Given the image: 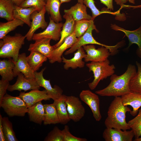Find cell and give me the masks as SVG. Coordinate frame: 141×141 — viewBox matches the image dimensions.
Returning a JSON list of instances; mask_svg holds the SVG:
<instances>
[{"mask_svg":"<svg viewBox=\"0 0 141 141\" xmlns=\"http://www.w3.org/2000/svg\"><path fill=\"white\" fill-rule=\"evenodd\" d=\"M137 72L135 66L129 64L123 74L120 76L114 74L112 75L109 85L104 89L96 91L95 93L101 96L115 97H121L131 92L130 82Z\"/></svg>","mask_w":141,"mask_h":141,"instance_id":"cell-1","label":"cell"},{"mask_svg":"<svg viewBox=\"0 0 141 141\" xmlns=\"http://www.w3.org/2000/svg\"><path fill=\"white\" fill-rule=\"evenodd\" d=\"M131 109L124 105L121 97H115L111 102L107 112L104 124L107 128H114L127 130L131 128L126 120V114Z\"/></svg>","mask_w":141,"mask_h":141,"instance_id":"cell-2","label":"cell"},{"mask_svg":"<svg viewBox=\"0 0 141 141\" xmlns=\"http://www.w3.org/2000/svg\"><path fill=\"white\" fill-rule=\"evenodd\" d=\"M26 37L19 33L14 36L7 35L0 41V57L18 60L19 51L25 43Z\"/></svg>","mask_w":141,"mask_h":141,"instance_id":"cell-3","label":"cell"},{"mask_svg":"<svg viewBox=\"0 0 141 141\" xmlns=\"http://www.w3.org/2000/svg\"><path fill=\"white\" fill-rule=\"evenodd\" d=\"M108 59L102 62H91L86 64L90 72H92L94 79L88 86L91 90H94L100 81L111 76L115 73V67L114 64L110 65Z\"/></svg>","mask_w":141,"mask_h":141,"instance_id":"cell-4","label":"cell"},{"mask_svg":"<svg viewBox=\"0 0 141 141\" xmlns=\"http://www.w3.org/2000/svg\"><path fill=\"white\" fill-rule=\"evenodd\" d=\"M0 107L10 117L24 116L28 110L26 103L19 96H13L7 93L0 103Z\"/></svg>","mask_w":141,"mask_h":141,"instance_id":"cell-5","label":"cell"},{"mask_svg":"<svg viewBox=\"0 0 141 141\" xmlns=\"http://www.w3.org/2000/svg\"><path fill=\"white\" fill-rule=\"evenodd\" d=\"M93 21L91 19L90 25L86 32L82 36L78 38L76 42L65 52V55L72 54L79 48L88 44H97L104 46L109 49L111 54H114L116 52L120 46V43L114 46H108L98 42L94 38L92 34L93 30H95L97 32L98 30L94 24Z\"/></svg>","mask_w":141,"mask_h":141,"instance_id":"cell-6","label":"cell"},{"mask_svg":"<svg viewBox=\"0 0 141 141\" xmlns=\"http://www.w3.org/2000/svg\"><path fill=\"white\" fill-rule=\"evenodd\" d=\"M65 101L69 117L74 122L79 121L84 116L85 109L79 99L75 96L65 95Z\"/></svg>","mask_w":141,"mask_h":141,"instance_id":"cell-7","label":"cell"},{"mask_svg":"<svg viewBox=\"0 0 141 141\" xmlns=\"http://www.w3.org/2000/svg\"><path fill=\"white\" fill-rule=\"evenodd\" d=\"M79 97L90 107L96 120L99 121L102 116L100 110V100L98 95L89 90H84L81 92Z\"/></svg>","mask_w":141,"mask_h":141,"instance_id":"cell-8","label":"cell"},{"mask_svg":"<svg viewBox=\"0 0 141 141\" xmlns=\"http://www.w3.org/2000/svg\"><path fill=\"white\" fill-rule=\"evenodd\" d=\"M83 48L86 52L84 58L85 62H102L108 59L111 53L108 48L103 46L96 49L93 44L84 46Z\"/></svg>","mask_w":141,"mask_h":141,"instance_id":"cell-9","label":"cell"},{"mask_svg":"<svg viewBox=\"0 0 141 141\" xmlns=\"http://www.w3.org/2000/svg\"><path fill=\"white\" fill-rule=\"evenodd\" d=\"M45 69V68L42 69L39 72H34L35 78L39 86L45 89L51 98L54 101L57 100L63 95V91L59 86L56 85L53 87L50 83V80H46L44 78L43 73Z\"/></svg>","mask_w":141,"mask_h":141,"instance_id":"cell-10","label":"cell"},{"mask_svg":"<svg viewBox=\"0 0 141 141\" xmlns=\"http://www.w3.org/2000/svg\"><path fill=\"white\" fill-rule=\"evenodd\" d=\"M46 11L45 6L40 11H36L31 16L32 20L30 28L25 36L28 41L32 40V37L35 32L38 29L41 28L45 29L47 27L48 23L45 20V14Z\"/></svg>","mask_w":141,"mask_h":141,"instance_id":"cell-11","label":"cell"},{"mask_svg":"<svg viewBox=\"0 0 141 141\" xmlns=\"http://www.w3.org/2000/svg\"><path fill=\"white\" fill-rule=\"evenodd\" d=\"M49 23L46 28L43 31L39 33H34L33 36L32 40L43 38H50L53 40H60L61 38V32L63 24L62 22L57 23L50 17Z\"/></svg>","mask_w":141,"mask_h":141,"instance_id":"cell-12","label":"cell"},{"mask_svg":"<svg viewBox=\"0 0 141 141\" xmlns=\"http://www.w3.org/2000/svg\"><path fill=\"white\" fill-rule=\"evenodd\" d=\"M105 141H132L134 136L133 131L114 128H106L102 134Z\"/></svg>","mask_w":141,"mask_h":141,"instance_id":"cell-13","label":"cell"},{"mask_svg":"<svg viewBox=\"0 0 141 141\" xmlns=\"http://www.w3.org/2000/svg\"><path fill=\"white\" fill-rule=\"evenodd\" d=\"M13 61L15 65L13 70L14 77L17 76L20 73H21L26 79H35L34 72L31 69L28 63L25 53L19 54L16 61Z\"/></svg>","mask_w":141,"mask_h":141,"instance_id":"cell-14","label":"cell"},{"mask_svg":"<svg viewBox=\"0 0 141 141\" xmlns=\"http://www.w3.org/2000/svg\"><path fill=\"white\" fill-rule=\"evenodd\" d=\"M16 81L13 85H9L7 90L10 92L18 90L21 92L24 90L25 92L29 90L39 89L40 86L38 85L35 79H27L23 74L20 73L17 75Z\"/></svg>","mask_w":141,"mask_h":141,"instance_id":"cell-15","label":"cell"},{"mask_svg":"<svg viewBox=\"0 0 141 141\" xmlns=\"http://www.w3.org/2000/svg\"><path fill=\"white\" fill-rule=\"evenodd\" d=\"M19 96L25 102L28 108L40 101L51 98L45 90L40 91L39 89L32 90L27 93L20 92Z\"/></svg>","mask_w":141,"mask_h":141,"instance_id":"cell-16","label":"cell"},{"mask_svg":"<svg viewBox=\"0 0 141 141\" xmlns=\"http://www.w3.org/2000/svg\"><path fill=\"white\" fill-rule=\"evenodd\" d=\"M77 39L74 32L67 37L61 45L54 50L49 59V62L51 63L56 62H61L62 61V57L63 52L67 49L71 47L76 42Z\"/></svg>","mask_w":141,"mask_h":141,"instance_id":"cell-17","label":"cell"},{"mask_svg":"<svg viewBox=\"0 0 141 141\" xmlns=\"http://www.w3.org/2000/svg\"><path fill=\"white\" fill-rule=\"evenodd\" d=\"M111 28L115 31H120L124 32L129 41L128 48L132 44H136L138 48V56L141 57V25L137 29L129 31L120 27L116 24H111Z\"/></svg>","mask_w":141,"mask_h":141,"instance_id":"cell-18","label":"cell"},{"mask_svg":"<svg viewBox=\"0 0 141 141\" xmlns=\"http://www.w3.org/2000/svg\"><path fill=\"white\" fill-rule=\"evenodd\" d=\"M51 39L50 38H45L36 40L34 43L30 44L28 50L40 52L49 59L55 49L54 45L51 46L50 44Z\"/></svg>","mask_w":141,"mask_h":141,"instance_id":"cell-19","label":"cell"},{"mask_svg":"<svg viewBox=\"0 0 141 141\" xmlns=\"http://www.w3.org/2000/svg\"><path fill=\"white\" fill-rule=\"evenodd\" d=\"M121 97L124 105H130L132 108V110L130 112L131 115L133 116L136 115L141 107V93L131 92Z\"/></svg>","mask_w":141,"mask_h":141,"instance_id":"cell-20","label":"cell"},{"mask_svg":"<svg viewBox=\"0 0 141 141\" xmlns=\"http://www.w3.org/2000/svg\"><path fill=\"white\" fill-rule=\"evenodd\" d=\"M77 50L74 54V57L71 59H66L62 56V62L64 63L63 67L65 69L68 70L70 68L74 69L78 67L82 68L84 66L85 62L82 59L85 57L86 54L82 47Z\"/></svg>","mask_w":141,"mask_h":141,"instance_id":"cell-21","label":"cell"},{"mask_svg":"<svg viewBox=\"0 0 141 141\" xmlns=\"http://www.w3.org/2000/svg\"><path fill=\"white\" fill-rule=\"evenodd\" d=\"M63 17L66 21L61 32L60 39L57 43L54 45L55 49L61 45L66 38L74 33V31L76 21L72 16L65 13Z\"/></svg>","mask_w":141,"mask_h":141,"instance_id":"cell-22","label":"cell"},{"mask_svg":"<svg viewBox=\"0 0 141 141\" xmlns=\"http://www.w3.org/2000/svg\"><path fill=\"white\" fill-rule=\"evenodd\" d=\"M64 12L71 15L75 21L92 19V16L87 14L86 6L83 3H78L70 9H64Z\"/></svg>","mask_w":141,"mask_h":141,"instance_id":"cell-23","label":"cell"},{"mask_svg":"<svg viewBox=\"0 0 141 141\" xmlns=\"http://www.w3.org/2000/svg\"><path fill=\"white\" fill-rule=\"evenodd\" d=\"M40 101L28 108L27 114L31 121L41 125L44 118L43 104Z\"/></svg>","mask_w":141,"mask_h":141,"instance_id":"cell-24","label":"cell"},{"mask_svg":"<svg viewBox=\"0 0 141 141\" xmlns=\"http://www.w3.org/2000/svg\"><path fill=\"white\" fill-rule=\"evenodd\" d=\"M65 96L62 95L59 99L54 101L53 103L56 108L60 123L63 125L66 124L71 120L67 110Z\"/></svg>","mask_w":141,"mask_h":141,"instance_id":"cell-25","label":"cell"},{"mask_svg":"<svg viewBox=\"0 0 141 141\" xmlns=\"http://www.w3.org/2000/svg\"><path fill=\"white\" fill-rule=\"evenodd\" d=\"M36 10L37 9L33 7L22 8L15 5L13 17L14 19L21 20L30 27L31 22V15L33 12Z\"/></svg>","mask_w":141,"mask_h":141,"instance_id":"cell-26","label":"cell"},{"mask_svg":"<svg viewBox=\"0 0 141 141\" xmlns=\"http://www.w3.org/2000/svg\"><path fill=\"white\" fill-rule=\"evenodd\" d=\"M15 66L12 59L0 60V75L1 79L9 81L14 78L13 69Z\"/></svg>","mask_w":141,"mask_h":141,"instance_id":"cell-27","label":"cell"},{"mask_svg":"<svg viewBox=\"0 0 141 141\" xmlns=\"http://www.w3.org/2000/svg\"><path fill=\"white\" fill-rule=\"evenodd\" d=\"M61 4L59 0H47L45 6L46 11L50 15V18L57 23L62 20L60 11Z\"/></svg>","mask_w":141,"mask_h":141,"instance_id":"cell-28","label":"cell"},{"mask_svg":"<svg viewBox=\"0 0 141 141\" xmlns=\"http://www.w3.org/2000/svg\"><path fill=\"white\" fill-rule=\"evenodd\" d=\"M44 110V125L60 123V121L56 107L53 103L43 104Z\"/></svg>","mask_w":141,"mask_h":141,"instance_id":"cell-29","label":"cell"},{"mask_svg":"<svg viewBox=\"0 0 141 141\" xmlns=\"http://www.w3.org/2000/svg\"><path fill=\"white\" fill-rule=\"evenodd\" d=\"M28 63L32 70L34 72L38 70L46 61L48 58L42 54L38 52L32 51L29 55L27 56Z\"/></svg>","mask_w":141,"mask_h":141,"instance_id":"cell-30","label":"cell"},{"mask_svg":"<svg viewBox=\"0 0 141 141\" xmlns=\"http://www.w3.org/2000/svg\"><path fill=\"white\" fill-rule=\"evenodd\" d=\"M15 5L10 0H0V17L7 21L13 20Z\"/></svg>","mask_w":141,"mask_h":141,"instance_id":"cell-31","label":"cell"},{"mask_svg":"<svg viewBox=\"0 0 141 141\" xmlns=\"http://www.w3.org/2000/svg\"><path fill=\"white\" fill-rule=\"evenodd\" d=\"M25 23L21 20L14 19L6 22L0 23V39H3L10 32L19 26H22Z\"/></svg>","mask_w":141,"mask_h":141,"instance_id":"cell-32","label":"cell"},{"mask_svg":"<svg viewBox=\"0 0 141 141\" xmlns=\"http://www.w3.org/2000/svg\"><path fill=\"white\" fill-rule=\"evenodd\" d=\"M2 123L5 141H17L12 123L8 117L2 118Z\"/></svg>","mask_w":141,"mask_h":141,"instance_id":"cell-33","label":"cell"},{"mask_svg":"<svg viewBox=\"0 0 141 141\" xmlns=\"http://www.w3.org/2000/svg\"><path fill=\"white\" fill-rule=\"evenodd\" d=\"M138 70L131 80L129 83V88L131 92L141 93V64L136 61Z\"/></svg>","mask_w":141,"mask_h":141,"instance_id":"cell-34","label":"cell"},{"mask_svg":"<svg viewBox=\"0 0 141 141\" xmlns=\"http://www.w3.org/2000/svg\"><path fill=\"white\" fill-rule=\"evenodd\" d=\"M137 114L127 122L130 128L133 132L135 139L141 137V108L139 109Z\"/></svg>","mask_w":141,"mask_h":141,"instance_id":"cell-35","label":"cell"},{"mask_svg":"<svg viewBox=\"0 0 141 141\" xmlns=\"http://www.w3.org/2000/svg\"><path fill=\"white\" fill-rule=\"evenodd\" d=\"M91 21V19L76 21L74 32L77 38L81 37L84 34L89 27Z\"/></svg>","mask_w":141,"mask_h":141,"instance_id":"cell-36","label":"cell"},{"mask_svg":"<svg viewBox=\"0 0 141 141\" xmlns=\"http://www.w3.org/2000/svg\"><path fill=\"white\" fill-rule=\"evenodd\" d=\"M46 2L45 0H25L19 6L22 8L33 7L39 12L45 6Z\"/></svg>","mask_w":141,"mask_h":141,"instance_id":"cell-37","label":"cell"},{"mask_svg":"<svg viewBox=\"0 0 141 141\" xmlns=\"http://www.w3.org/2000/svg\"><path fill=\"white\" fill-rule=\"evenodd\" d=\"M44 141H64L62 130L55 126L45 138Z\"/></svg>","mask_w":141,"mask_h":141,"instance_id":"cell-38","label":"cell"},{"mask_svg":"<svg viewBox=\"0 0 141 141\" xmlns=\"http://www.w3.org/2000/svg\"><path fill=\"white\" fill-rule=\"evenodd\" d=\"M83 4L86 7L90 8L92 13V19L94 20L95 19L101 14L107 13H112L106 10L99 11L96 7L93 0H83Z\"/></svg>","mask_w":141,"mask_h":141,"instance_id":"cell-39","label":"cell"},{"mask_svg":"<svg viewBox=\"0 0 141 141\" xmlns=\"http://www.w3.org/2000/svg\"><path fill=\"white\" fill-rule=\"evenodd\" d=\"M62 132L64 141H87L85 138L78 137L73 135L69 131V126L67 125L64 126Z\"/></svg>","mask_w":141,"mask_h":141,"instance_id":"cell-40","label":"cell"},{"mask_svg":"<svg viewBox=\"0 0 141 141\" xmlns=\"http://www.w3.org/2000/svg\"><path fill=\"white\" fill-rule=\"evenodd\" d=\"M9 82L2 79L0 80V103L6 93L7 90L9 85Z\"/></svg>","mask_w":141,"mask_h":141,"instance_id":"cell-41","label":"cell"},{"mask_svg":"<svg viewBox=\"0 0 141 141\" xmlns=\"http://www.w3.org/2000/svg\"><path fill=\"white\" fill-rule=\"evenodd\" d=\"M101 3L105 5L107 9L110 10H113L114 7L113 0H100Z\"/></svg>","mask_w":141,"mask_h":141,"instance_id":"cell-42","label":"cell"},{"mask_svg":"<svg viewBox=\"0 0 141 141\" xmlns=\"http://www.w3.org/2000/svg\"><path fill=\"white\" fill-rule=\"evenodd\" d=\"M2 117L0 114V141H5L2 123Z\"/></svg>","mask_w":141,"mask_h":141,"instance_id":"cell-43","label":"cell"},{"mask_svg":"<svg viewBox=\"0 0 141 141\" xmlns=\"http://www.w3.org/2000/svg\"><path fill=\"white\" fill-rule=\"evenodd\" d=\"M114 1L117 5L122 7L128 1V0H114Z\"/></svg>","mask_w":141,"mask_h":141,"instance_id":"cell-44","label":"cell"},{"mask_svg":"<svg viewBox=\"0 0 141 141\" xmlns=\"http://www.w3.org/2000/svg\"><path fill=\"white\" fill-rule=\"evenodd\" d=\"M16 6H19L25 0H10Z\"/></svg>","mask_w":141,"mask_h":141,"instance_id":"cell-45","label":"cell"},{"mask_svg":"<svg viewBox=\"0 0 141 141\" xmlns=\"http://www.w3.org/2000/svg\"><path fill=\"white\" fill-rule=\"evenodd\" d=\"M61 4L65 2H69L71 1V0H59Z\"/></svg>","mask_w":141,"mask_h":141,"instance_id":"cell-46","label":"cell"},{"mask_svg":"<svg viewBox=\"0 0 141 141\" xmlns=\"http://www.w3.org/2000/svg\"><path fill=\"white\" fill-rule=\"evenodd\" d=\"M135 0H128V2L130 3L134 4L135 3Z\"/></svg>","mask_w":141,"mask_h":141,"instance_id":"cell-47","label":"cell"},{"mask_svg":"<svg viewBox=\"0 0 141 141\" xmlns=\"http://www.w3.org/2000/svg\"><path fill=\"white\" fill-rule=\"evenodd\" d=\"M134 141H141V137L137 139H135L134 140Z\"/></svg>","mask_w":141,"mask_h":141,"instance_id":"cell-48","label":"cell"},{"mask_svg":"<svg viewBox=\"0 0 141 141\" xmlns=\"http://www.w3.org/2000/svg\"><path fill=\"white\" fill-rule=\"evenodd\" d=\"M78 3H83V0H77Z\"/></svg>","mask_w":141,"mask_h":141,"instance_id":"cell-49","label":"cell"},{"mask_svg":"<svg viewBox=\"0 0 141 141\" xmlns=\"http://www.w3.org/2000/svg\"><path fill=\"white\" fill-rule=\"evenodd\" d=\"M47 0H45V1H46H46H47Z\"/></svg>","mask_w":141,"mask_h":141,"instance_id":"cell-50","label":"cell"}]
</instances>
